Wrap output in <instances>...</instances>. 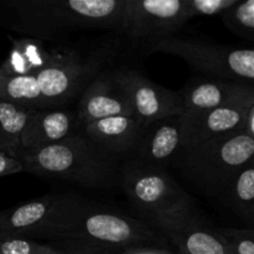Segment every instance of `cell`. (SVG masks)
<instances>
[{
    "label": "cell",
    "instance_id": "e0dca14e",
    "mask_svg": "<svg viewBox=\"0 0 254 254\" xmlns=\"http://www.w3.org/2000/svg\"><path fill=\"white\" fill-rule=\"evenodd\" d=\"M76 113L66 107L34 109L21 134V149L35 150L74 135ZM21 155V154H20Z\"/></svg>",
    "mask_w": 254,
    "mask_h": 254
},
{
    "label": "cell",
    "instance_id": "30bf717a",
    "mask_svg": "<svg viewBox=\"0 0 254 254\" xmlns=\"http://www.w3.org/2000/svg\"><path fill=\"white\" fill-rule=\"evenodd\" d=\"M150 221L176 254H231L215 227L206 225L193 207L161 213Z\"/></svg>",
    "mask_w": 254,
    "mask_h": 254
},
{
    "label": "cell",
    "instance_id": "4316f807",
    "mask_svg": "<svg viewBox=\"0 0 254 254\" xmlns=\"http://www.w3.org/2000/svg\"><path fill=\"white\" fill-rule=\"evenodd\" d=\"M118 254H176L169 246L138 245L123 248Z\"/></svg>",
    "mask_w": 254,
    "mask_h": 254
},
{
    "label": "cell",
    "instance_id": "52a82bcc",
    "mask_svg": "<svg viewBox=\"0 0 254 254\" xmlns=\"http://www.w3.org/2000/svg\"><path fill=\"white\" fill-rule=\"evenodd\" d=\"M64 241L81 243L112 254H118L123 248L130 246H168V241L151 225L108 208L91 205Z\"/></svg>",
    "mask_w": 254,
    "mask_h": 254
},
{
    "label": "cell",
    "instance_id": "8992f818",
    "mask_svg": "<svg viewBox=\"0 0 254 254\" xmlns=\"http://www.w3.org/2000/svg\"><path fill=\"white\" fill-rule=\"evenodd\" d=\"M146 54H169L183 59L205 77L253 84L254 50L221 45L197 37L169 35L144 49Z\"/></svg>",
    "mask_w": 254,
    "mask_h": 254
},
{
    "label": "cell",
    "instance_id": "7a4b0ae2",
    "mask_svg": "<svg viewBox=\"0 0 254 254\" xmlns=\"http://www.w3.org/2000/svg\"><path fill=\"white\" fill-rule=\"evenodd\" d=\"M24 171L40 178L68 181L86 189L119 186L121 161L77 133L52 145L25 150L19 156Z\"/></svg>",
    "mask_w": 254,
    "mask_h": 254
},
{
    "label": "cell",
    "instance_id": "603a6c76",
    "mask_svg": "<svg viewBox=\"0 0 254 254\" xmlns=\"http://www.w3.org/2000/svg\"><path fill=\"white\" fill-rule=\"evenodd\" d=\"M215 231L227 245L231 254H254L253 228L215 227Z\"/></svg>",
    "mask_w": 254,
    "mask_h": 254
},
{
    "label": "cell",
    "instance_id": "9a60e30c",
    "mask_svg": "<svg viewBox=\"0 0 254 254\" xmlns=\"http://www.w3.org/2000/svg\"><path fill=\"white\" fill-rule=\"evenodd\" d=\"M179 92L183 99L181 118L189 121L254 93V87L245 82L197 77Z\"/></svg>",
    "mask_w": 254,
    "mask_h": 254
},
{
    "label": "cell",
    "instance_id": "8fae6325",
    "mask_svg": "<svg viewBox=\"0 0 254 254\" xmlns=\"http://www.w3.org/2000/svg\"><path fill=\"white\" fill-rule=\"evenodd\" d=\"M113 76L129 96L133 116L141 124L171 116H181L183 99L180 92L165 88L155 83L145 73L136 68L118 67Z\"/></svg>",
    "mask_w": 254,
    "mask_h": 254
},
{
    "label": "cell",
    "instance_id": "2e32d148",
    "mask_svg": "<svg viewBox=\"0 0 254 254\" xmlns=\"http://www.w3.org/2000/svg\"><path fill=\"white\" fill-rule=\"evenodd\" d=\"M143 127L135 117L117 116L92 122L79 133L107 154L123 161L133 155Z\"/></svg>",
    "mask_w": 254,
    "mask_h": 254
},
{
    "label": "cell",
    "instance_id": "5b68a950",
    "mask_svg": "<svg viewBox=\"0 0 254 254\" xmlns=\"http://www.w3.org/2000/svg\"><path fill=\"white\" fill-rule=\"evenodd\" d=\"M253 155L254 138L237 131L181 154L174 165L206 195L218 198L231 179L253 160Z\"/></svg>",
    "mask_w": 254,
    "mask_h": 254
},
{
    "label": "cell",
    "instance_id": "f1b7e54d",
    "mask_svg": "<svg viewBox=\"0 0 254 254\" xmlns=\"http://www.w3.org/2000/svg\"><path fill=\"white\" fill-rule=\"evenodd\" d=\"M241 131L247 134L251 138H254V107L248 111L245 122L242 124V128H241Z\"/></svg>",
    "mask_w": 254,
    "mask_h": 254
},
{
    "label": "cell",
    "instance_id": "3957f363",
    "mask_svg": "<svg viewBox=\"0 0 254 254\" xmlns=\"http://www.w3.org/2000/svg\"><path fill=\"white\" fill-rule=\"evenodd\" d=\"M89 203L73 193H50L0 211V235L64 241L72 232Z\"/></svg>",
    "mask_w": 254,
    "mask_h": 254
},
{
    "label": "cell",
    "instance_id": "83f0119b",
    "mask_svg": "<svg viewBox=\"0 0 254 254\" xmlns=\"http://www.w3.org/2000/svg\"><path fill=\"white\" fill-rule=\"evenodd\" d=\"M24 171L21 163L14 156L9 155L6 151L0 149V178Z\"/></svg>",
    "mask_w": 254,
    "mask_h": 254
},
{
    "label": "cell",
    "instance_id": "484cf974",
    "mask_svg": "<svg viewBox=\"0 0 254 254\" xmlns=\"http://www.w3.org/2000/svg\"><path fill=\"white\" fill-rule=\"evenodd\" d=\"M61 243L60 247H56L54 253L51 254H112L98 248L89 247V246L81 245V243L71 242V241H59Z\"/></svg>",
    "mask_w": 254,
    "mask_h": 254
},
{
    "label": "cell",
    "instance_id": "6da1fadb",
    "mask_svg": "<svg viewBox=\"0 0 254 254\" xmlns=\"http://www.w3.org/2000/svg\"><path fill=\"white\" fill-rule=\"evenodd\" d=\"M6 6L15 31L56 42L79 30L122 32L126 0H12Z\"/></svg>",
    "mask_w": 254,
    "mask_h": 254
},
{
    "label": "cell",
    "instance_id": "44dd1931",
    "mask_svg": "<svg viewBox=\"0 0 254 254\" xmlns=\"http://www.w3.org/2000/svg\"><path fill=\"white\" fill-rule=\"evenodd\" d=\"M0 99L30 108H46L36 76H6L0 73Z\"/></svg>",
    "mask_w": 254,
    "mask_h": 254
},
{
    "label": "cell",
    "instance_id": "4fadbf2b",
    "mask_svg": "<svg viewBox=\"0 0 254 254\" xmlns=\"http://www.w3.org/2000/svg\"><path fill=\"white\" fill-rule=\"evenodd\" d=\"M117 116H133L129 96L112 71H102L81 94L76 112L77 130L92 122Z\"/></svg>",
    "mask_w": 254,
    "mask_h": 254
},
{
    "label": "cell",
    "instance_id": "7402d4cb",
    "mask_svg": "<svg viewBox=\"0 0 254 254\" xmlns=\"http://www.w3.org/2000/svg\"><path fill=\"white\" fill-rule=\"evenodd\" d=\"M218 16L232 34L254 41V0H238Z\"/></svg>",
    "mask_w": 254,
    "mask_h": 254
},
{
    "label": "cell",
    "instance_id": "cb8c5ba5",
    "mask_svg": "<svg viewBox=\"0 0 254 254\" xmlns=\"http://www.w3.org/2000/svg\"><path fill=\"white\" fill-rule=\"evenodd\" d=\"M55 250L56 247L54 245L0 235V254H51Z\"/></svg>",
    "mask_w": 254,
    "mask_h": 254
},
{
    "label": "cell",
    "instance_id": "d4e9b609",
    "mask_svg": "<svg viewBox=\"0 0 254 254\" xmlns=\"http://www.w3.org/2000/svg\"><path fill=\"white\" fill-rule=\"evenodd\" d=\"M237 1L238 0H186V6L191 17L198 15L213 16L220 15Z\"/></svg>",
    "mask_w": 254,
    "mask_h": 254
},
{
    "label": "cell",
    "instance_id": "5bb4252c",
    "mask_svg": "<svg viewBox=\"0 0 254 254\" xmlns=\"http://www.w3.org/2000/svg\"><path fill=\"white\" fill-rule=\"evenodd\" d=\"M183 153V118L171 116L143 127L133 155L129 159L148 166L165 169Z\"/></svg>",
    "mask_w": 254,
    "mask_h": 254
},
{
    "label": "cell",
    "instance_id": "277c9868",
    "mask_svg": "<svg viewBox=\"0 0 254 254\" xmlns=\"http://www.w3.org/2000/svg\"><path fill=\"white\" fill-rule=\"evenodd\" d=\"M117 42L109 41L91 50L54 47V57L46 68L36 74L46 108L66 107L96 78L117 52Z\"/></svg>",
    "mask_w": 254,
    "mask_h": 254
},
{
    "label": "cell",
    "instance_id": "ffe728a7",
    "mask_svg": "<svg viewBox=\"0 0 254 254\" xmlns=\"http://www.w3.org/2000/svg\"><path fill=\"white\" fill-rule=\"evenodd\" d=\"M35 108L0 99V149L19 160L21 134Z\"/></svg>",
    "mask_w": 254,
    "mask_h": 254
},
{
    "label": "cell",
    "instance_id": "ac0fdd59",
    "mask_svg": "<svg viewBox=\"0 0 254 254\" xmlns=\"http://www.w3.org/2000/svg\"><path fill=\"white\" fill-rule=\"evenodd\" d=\"M12 46L0 66V73L6 76H36L50 66L54 57V47L34 37L12 39Z\"/></svg>",
    "mask_w": 254,
    "mask_h": 254
},
{
    "label": "cell",
    "instance_id": "ba28073f",
    "mask_svg": "<svg viewBox=\"0 0 254 254\" xmlns=\"http://www.w3.org/2000/svg\"><path fill=\"white\" fill-rule=\"evenodd\" d=\"M119 186L128 200L149 218L193 207L192 197L165 169L144 165L133 159L121 161Z\"/></svg>",
    "mask_w": 254,
    "mask_h": 254
},
{
    "label": "cell",
    "instance_id": "9c48e42d",
    "mask_svg": "<svg viewBox=\"0 0 254 254\" xmlns=\"http://www.w3.org/2000/svg\"><path fill=\"white\" fill-rule=\"evenodd\" d=\"M192 19L186 0H126L122 34L143 50L174 35Z\"/></svg>",
    "mask_w": 254,
    "mask_h": 254
},
{
    "label": "cell",
    "instance_id": "7c38bea8",
    "mask_svg": "<svg viewBox=\"0 0 254 254\" xmlns=\"http://www.w3.org/2000/svg\"><path fill=\"white\" fill-rule=\"evenodd\" d=\"M254 107V93L212 109L196 118L183 119V153L195 150L220 136L241 131L248 111Z\"/></svg>",
    "mask_w": 254,
    "mask_h": 254
},
{
    "label": "cell",
    "instance_id": "d6986e66",
    "mask_svg": "<svg viewBox=\"0 0 254 254\" xmlns=\"http://www.w3.org/2000/svg\"><path fill=\"white\" fill-rule=\"evenodd\" d=\"M250 228L254 225V160L246 164L218 196Z\"/></svg>",
    "mask_w": 254,
    "mask_h": 254
}]
</instances>
